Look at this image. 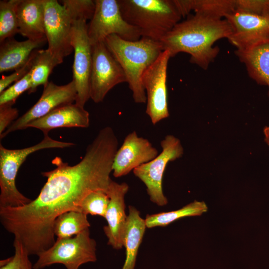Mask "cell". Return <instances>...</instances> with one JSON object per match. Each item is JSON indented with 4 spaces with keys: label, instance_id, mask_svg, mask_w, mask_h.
Here are the masks:
<instances>
[{
    "label": "cell",
    "instance_id": "obj_1",
    "mask_svg": "<svg viewBox=\"0 0 269 269\" xmlns=\"http://www.w3.org/2000/svg\"><path fill=\"white\" fill-rule=\"evenodd\" d=\"M231 32L225 19L195 13L176 24L160 42L171 57L180 52L187 53L191 63L206 70L219 52L218 47L214 46L215 42L228 38Z\"/></svg>",
    "mask_w": 269,
    "mask_h": 269
},
{
    "label": "cell",
    "instance_id": "obj_2",
    "mask_svg": "<svg viewBox=\"0 0 269 269\" xmlns=\"http://www.w3.org/2000/svg\"><path fill=\"white\" fill-rule=\"evenodd\" d=\"M104 42L122 67L135 103H146V95L141 82L145 70L163 51L160 41L141 37L136 41L124 39L115 34L107 36Z\"/></svg>",
    "mask_w": 269,
    "mask_h": 269
},
{
    "label": "cell",
    "instance_id": "obj_3",
    "mask_svg": "<svg viewBox=\"0 0 269 269\" xmlns=\"http://www.w3.org/2000/svg\"><path fill=\"white\" fill-rule=\"evenodd\" d=\"M123 17L141 37L160 40L182 17L174 0H118Z\"/></svg>",
    "mask_w": 269,
    "mask_h": 269
},
{
    "label": "cell",
    "instance_id": "obj_4",
    "mask_svg": "<svg viewBox=\"0 0 269 269\" xmlns=\"http://www.w3.org/2000/svg\"><path fill=\"white\" fill-rule=\"evenodd\" d=\"M44 135L40 142L24 148L7 149L0 144V207L22 206L32 201L20 193L15 185V178L19 167L29 155L43 149L62 148L75 145L72 142L53 139L48 134Z\"/></svg>",
    "mask_w": 269,
    "mask_h": 269
},
{
    "label": "cell",
    "instance_id": "obj_5",
    "mask_svg": "<svg viewBox=\"0 0 269 269\" xmlns=\"http://www.w3.org/2000/svg\"><path fill=\"white\" fill-rule=\"evenodd\" d=\"M96 243L90 235L89 228L68 238L57 239L52 247L40 253L33 265V269H42L56 264L67 269H79L80 267L97 260Z\"/></svg>",
    "mask_w": 269,
    "mask_h": 269
},
{
    "label": "cell",
    "instance_id": "obj_6",
    "mask_svg": "<svg viewBox=\"0 0 269 269\" xmlns=\"http://www.w3.org/2000/svg\"><path fill=\"white\" fill-rule=\"evenodd\" d=\"M160 145L161 152L152 160L135 168L133 173L145 184L151 201L163 206L167 203L162 189L164 171L169 162L182 156L184 150L179 138L171 134L166 135Z\"/></svg>",
    "mask_w": 269,
    "mask_h": 269
},
{
    "label": "cell",
    "instance_id": "obj_7",
    "mask_svg": "<svg viewBox=\"0 0 269 269\" xmlns=\"http://www.w3.org/2000/svg\"><path fill=\"white\" fill-rule=\"evenodd\" d=\"M94 14L88 25V35L92 45L115 34L122 38L136 41L141 37L139 31L130 24L121 13L118 0H95Z\"/></svg>",
    "mask_w": 269,
    "mask_h": 269
},
{
    "label": "cell",
    "instance_id": "obj_8",
    "mask_svg": "<svg viewBox=\"0 0 269 269\" xmlns=\"http://www.w3.org/2000/svg\"><path fill=\"white\" fill-rule=\"evenodd\" d=\"M168 50H163L145 70L141 82L146 95L145 113L153 125L168 118L167 69L171 58Z\"/></svg>",
    "mask_w": 269,
    "mask_h": 269
},
{
    "label": "cell",
    "instance_id": "obj_9",
    "mask_svg": "<svg viewBox=\"0 0 269 269\" xmlns=\"http://www.w3.org/2000/svg\"><path fill=\"white\" fill-rule=\"evenodd\" d=\"M127 82L125 73L104 41L92 45L90 97L96 103L103 101L115 86Z\"/></svg>",
    "mask_w": 269,
    "mask_h": 269
},
{
    "label": "cell",
    "instance_id": "obj_10",
    "mask_svg": "<svg viewBox=\"0 0 269 269\" xmlns=\"http://www.w3.org/2000/svg\"><path fill=\"white\" fill-rule=\"evenodd\" d=\"M87 21H72L71 42L74 53L73 81L77 90L75 103L84 107L90 97V78L92 63V45L88 35Z\"/></svg>",
    "mask_w": 269,
    "mask_h": 269
},
{
    "label": "cell",
    "instance_id": "obj_11",
    "mask_svg": "<svg viewBox=\"0 0 269 269\" xmlns=\"http://www.w3.org/2000/svg\"><path fill=\"white\" fill-rule=\"evenodd\" d=\"M44 27L47 49L62 63L71 54L72 21L62 4L56 0H44Z\"/></svg>",
    "mask_w": 269,
    "mask_h": 269
},
{
    "label": "cell",
    "instance_id": "obj_12",
    "mask_svg": "<svg viewBox=\"0 0 269 269\" xmlns=\"http://www.w3.org/2000/svg\"><path fill=\"white\" fill-rule=\"evenodd\" d=\"M76 98L77 90L73 80L64 85L48 82L44 86L42 94L38 101L0 135V139L10 133L26 129L28 124L58 108L75 103Z\"/></svg>",
    "mask_w": 269,
    "mask_h": 269
},
{
    "label": "cell",
    "instance_id": "obj_13",
    "mask_svg": "<svg viewBox=\"0 0 269 269\" xmlns=\"http://www.w3.org/2000/svg\"><path fill=\"white\" fill-rule=\"evenodd\" d=\"M225 19L231 29L227 39L236 50H246L269 39V15L234 10Z\"/></svg>",
    "mask_w": 269,
    "mask_h": 269
},
{
    "label": "cell",
    "instance_id": "obj_14",
    "mask_svg": "<svg viewBox=\"0 0 269 269\" xmlns=\"http://www.w3.org/2000/svg\"><path fill=\"white\" fill-rule=\"evenodd\" d=\"M157 149L146 138L139 136L134 131L127 135L118 149L113 161L114 176L120 177L128 174L139 166L155 158Z\"/></svg>",
    "mask_w": 269,
    "mask_h": 269
},
{
    "label": "cell",
    "instance_id": "obj_15",
    "mask_svg": "<svg viewBox=\"0 0 269 269\" xmlns=\"http://www.w3.org/2000/svg\"><path fill=\"white\" fill-rule=\"evenodd\" d=\"M126 182L111 181L107 192L109 203L105 216L107 225L104 231L108 239V244L115 249L124 247V239L127 215L125 213V196L129 190Z\"/></svg>",
    "mask_w": 269,
    "mask_h": 269
},
{
    "label": "cell",
    "instance_id": "obj_16",
    "mask_svg": "<svg viewBox=\"0 0 269 269\" xmlns=\"http://www.w3.org/2000/svg\"><path fill=\"white\" fill-rule=\"evenodd\" d=\"M90 125L89 113L75 103L58 108L26 126L41 130L44 134L59 128H86Z\"/></svg>",
    "mask_w": 269,
    "mask_h": 269
},
{
    "label": "cell",
    "instance_id": "obj_17",
    "mask_svg": "<svg viewBox=\"0 0 269 269\" xmlns=\"http://www.w3.org/2000/svg\"><path fill=\"white\" fill-rule=\"evenodd\" d=\"M44 0H20L17 7L19 33L27 39L46 41Z\"/></svg>",
    "mask_w": 269,
    "mask_h": 269
},
{
    "label": "cell",
    "instance_id": "obj_18",
    "mask_svg": "<svg viewBox=\"0 0 269 269\" xmlns=\"http://www.w3.org/2000/svg\"><path fill=\"white\" fill-rule=\"evenodd\" d=\"M235 54L244 64L250 77L257 84L268 87L269 96V39Z\"/></svg>",
    "mask_w": 269,
    "mask_h": 269
},
{
    "label": "cell",
    "instance_id": "obj_19",
    "mask_svg": "<svg viewBox=\"0 0 269 269\" xmlns=\"http://www.w3.org/2000/svg\"><path fill=\"white\" fill-rule=\"evenodd\" d=\"M47 42L27 39L18 41L13 37L0 43V72L16 70L24 65L32 53Z\"/></svg>",
    "mask_w": 269,
    "mask_h": 269
},
{
    "label": "cell",
    "instance_id": "obj_20",
    "mask_svg": "<svg viewBox=\"0 0 269 269\" xmlns=\"http://www.w3.org/2000/svg\"><path fill=\"white\" fill-rule=\"evenodd\" d=\"M146 227L139 211L129 206L124 239L126 260L122 269H134L136 256Z\"/></svg>",
    "mask_w": 269,
    "mask_h": 269
},
{
    "label": "cell",
    "instance_id": "obj_21",
    "mask_svg": "<svg viewBox=\"0 0 269 269\" xmlns=\"http://www.w3.org/2000/svg\"><path fill=\"white\" fill-rule=\"evenodd\" d=\"M182 17L193 10L216 19H222L235 10L234 0H174Z\"/></svg>",
    "mask_w": 269,
    "mask_h": 269
},
{
    "label": "cell",
    "instance_id": "obj_22",
    "mask_svg": "<svg viewBox=\"0 0 269 269\" xmlns=\"http://www.w3.org/2000/svg\"><path fill=\"white\" fill-rule=\"evenodd\" d=\"M207 209L204 202L194 201L175 211L147 215L144 219L145 225L148 228L164 227L183 217L200 216Z\"/></svg>",
    "mask_w": 269,
    "mask_h": 269
},
{
    "label": "cell",
    "instance_id": "obj_23",
    "mask_svg": "<svg viewBox=\"0 0 269 269\" xmlns=\"http://www.w3.org/2000/svg\"><path fill=\"white\" fill-rule=\"evenodd\" d=\"M90 227L87 215L79 211H70L59 215L55 220L53 232L57 239L76 236Z\"/></svg>",
    "mask_w": 269,
    "mask_h": 269
},
{
    "label": "cell",
    "instance_id": "obj_24",
    "mask_svg": "<svg viewBox=\"0 0 269 269\" xmlns=\"http://www.w3.org/2000/svg\"><path fill=\"white\" fill-rule=\"evenodd\" d=\"M61 62L47 49H36L31 69V88L28 94L34 92L37 87L45 85L54 68Z\"/></svg>",
    "mask_w": 269,
    "mask_h": 269
},
{
    "label": "cell",
    "instance_id": "obj_25",
    "mask_svg": "<svg viewBox=\"0 0 269 269\" xmlns=\"http://www.w3.org/2000/svg\"><path fill=\"white\" fill-rule=\"evenodd\" d=\"M20 0L0 1V42L19 33L17 7Z\"/></svg>",
    "mask_w": 269,
    "mask_h": 269
},
{
    "label": "cell",
    "instance_id": "obj_26",
    "mask_svg": "<svg viewBox=\"0 0 269 269\" xmlns=\"http://www.w3.org/2000/svg\"><path fill=\"white\" fill-rule=\"evenodd\" d=\"M109 200L106 192L103 190L93 191L82 201L78 207V211L87 215L90 214L105 217Z\"/></svg>",
    "mask_w": 269,
    "mask_h": 269
},
{
    "label": "cell",
    "instance_id": "obj_27",
    "mask_svg": "<svg viewBox=\"0 0 269 269\" xmlns=\"http://www.w3.org/2000/svg\"><path fill=\"white\" fill-rule=\"evenodd\" d=\"M72 21L91 20L95 9V0H63L61 1Z\"/></svg>",
    "mask_w": 269,
    "mask_h": 269
},
{
    "label": "cell",
    "instance_id": "obj_28",
    "mask_svg": "<svg viewBox=\"0 0 269 269\" xmlns=\"http://www.w3.org/2000/svg\"><path fill=\"white\" fill-rule=\"evenodd\" d=\"M14 254L12 257L0 262V269H33L29 259V255L18 240L14 239Z\"/></svg>",
    "mask_w": 269,
    "mask_h": 269
},
{
    "label": "cell",
    "instance_id": "obj_29",
    "mask_svg": "<svg viewBox=\"0 0 269 269\" xmlns=\"http://www.w3.org/2000/svg\"><path fill=\"white\" fill-rule=\"evenodd\" d=\"M31 88V70L23 78L15 82L0 93V105L6 103L14 104L16 99Z\"/></svg>",
    "mask_w": 269,
    "mask_h": 269
},
{
    "label": "cell",
    "instance_id": "obj_30",
    "mask_svg": "<svg viewBox=\"0 0 269 269\" xmlns=\"http://www.w3.org/2000/svg\"><path fill=\"white\" fill-rule=\"evenodd\" d=\"M234 10L269 15V0H234Z\"/></svg>",
    "mask_w": 269,
    "mask_h": 269
},
{
    "label": "cell",
    "instance_id": "obj_31",
    "mask_svg": "<svg viewBox=\"0 0 269 269\" xmlns=\"http://www.w3.org/2000/svg\"><path fill=\"white\" fill-rule=\"evenodd\" d=\"M36 50L32 53L29 60L24 65L15 70L13 73L9 75L1 77L0 80V93L7 88L12 83H15L20 80L30 71L32 67Z\"/></svg>",
    "mask_w": 269,
    "mask_h": 269
},
{
    "label": "cell",
    "instance_id": "obj_32",
    "mask_svg": "<svg viewBox=\"0 0 269 269\" xmlns=\"http://www.w3.org/2000/svg\"><path fill=\"white\" fill-rule=\"evenodd\" d=\"M13 103L0 105V135L15 121L18 116V110L12 107Z\"/></svg>",
    "mask_w": 269,
    "mask_h": 269
},
{
    "label": "cell",
    "instance_id": "obj_33",
    "mask_svg": "<svg viewBox=\"0 0 269 269\" xmlns=\"http://www.w3.org/2000/svg\"><path fill=\"white\" fill-rule=\"evenodd\" d=\"M265 141L267 144L269 146V133H265Z\"/></svg>",
    "mask_w": 269,
    "mask_h": 269
},
{
    "label": "cell",
    "instance_id": "obj_34",
    "mask_svg": "<svg viewBox=\"0 0 269 269\" xmlns=\"http://www.w3.org/2000/svg\"><path fill=\"white\" fill-rule=\"evenodd\" d=\"M263 132L264 134L269 133V126L265 127Z\"/></svg>",
    "mask_w": 269,
    "mask_h": 269
}]
</instances>
